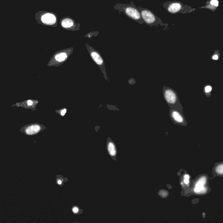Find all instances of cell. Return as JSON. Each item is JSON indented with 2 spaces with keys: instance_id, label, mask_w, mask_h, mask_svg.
I'll use <instances>...</instances> for the list:
<instances>
[{
  "instance_id": "obj_1",
  "label": "cell",
  "mask_w": 223,
  "mask_h": 223,
  "mask_svg": "<svg viewBox=\"0 0 223 223\" xmlns=\"http://www.w3.org/2000/svg\"><path fill=\"white\" fill-rule=\"evenodd\" d=\"M137 7L141 14L142 18L144 21L145 24L150 27L160 26L164 28V30L169 29V24L163 23L161 19L157 16L151 10L141 6Z\"/></svg>"
},
{
  "instance_id": "obj_2",
  "label": "cell",
  "mask_w": 223,
  "mask_h": 223,
  "mask_svg": "<svg viewBox=\"0 0 223 223\" xmlns=\"http://www.w3.org/2000/svg\"><path fill=\"white\" fill-rule=\"evenodd\" d=\"M115 8L120 12H123L129 18L140 25L145 24L138 7L134 4L133 2L132 1L129 4H118L115 6Z\"/></svg>"
},
{
  "instance_id": "obj_3",
  "label": "cell",
  "mask_w": 223,
  "mask_h": 223,
  "mask_svg": "<svg viewBox=\"0 0 223 223\" xmlns=\"http://www.w3.org/2000/svg\"><path fill=\"white\" fill-rule=\"evenodd\" d=\"M167 12L172 14L190 13L196 10L178 1H168L163 4Z\"/></svg>"
},
{
  "instance_id": "obj_4",
  "label": "cell",
  "mask_w": 223,
  "mask_h": 223,
  "mask_svg": "<svg viewBox=\"0 0 223 223\" xmlns=\"http://www.w3.org/2000/svg\"><path fill=\"white\" fill-rule=\"evenodd\" d=\"M163 97L170 108L179 109L183 110V107L180 102L176 92L172 88L163 86Z\"/></svg>"
},
{
  "instance_id": "obj_5",
  "label": "cell",
  "mask_w": 223,
  "mask_h": 223,
  "mask_svg": "<svg viewBox=\"0 0 223 223\" xmlns=\"http://www.w3.org/2000/svg\"><path fill=\"white\" fill-rule=\"evenodd\" d=\"M73 49H65L57 52L50 61L49 66H58L65 62L72 53Z\"/></svg>"
},
{
  "instance_id": "obj_6",
  "label": "cell",
  "mask_w": 223,
  "mask_h": 223,
  "mask_svg": "<svg viewBox=\"0 0 223 223\" xmlns=\"http://www.w3.org/2000/svg\"><path fill=\"white\" fill-rule=\"evenodd\" d=\"M86 46H87V49L90 53V55L92 57V59L100 68V69L102 71V72L103 73L105 79L106 80H107V77L106 69L105 67L104 62L101 55L96 50H95L93 47H91L90 45L86 44Z\"/></svg>"
},
{
  "instance_id": "obj_7",
  "label": "cell",
  "mask_w": 223,
  "mask_h": 223,
  "mask_svg": "<svg viewBox=\"0 0 223 223\" xmlns=\"http://www.w3.org/2000/svg\"><path fill=\"white\" fill-rule=\"evenodd\" d=\"M170 117L175 124L185 126L187 125L183 113V110L179 109L171 108Z\"/></svg>"
},
{
  "instance_id": "obj_8",
  "label": "cell",
  "mask_w": 223,
  "mask_h": 223,
  "mask_svg": "<svg viewBox=\"0 0 223 223\" xmlns=\"http://www.w3.org/2000/svg\"><path fill=\"white\" fill-rule=\"evenodd\" d=\"M46 129L45 126L38 123L31 124L25 127L24 132L28 135H34Z\"/></svg>"
},
{
  "instance_id": "obj_9",
  "label": "cell",
  "mask_w": 223,
  "mask_h": 223,
  "mask_svg": "<svg viewBox=\"0 0 223 223\" xmlns=\"http://www.w3.org/2000/svg\"><path fill=\"white\" fill-rule=\"evenodd\" d=\"M42 22L44 25L49 26H57V18L55 14L46 13L42 16Z\"/></svg>"
},
{
  "instance_id": "obj_10",
  "label": "cell",
  "mask_w": 223,
  "mask_h": 223,
  "mask_svg": "<svg viewBox=\"0 0 223 223\" xmlns=\"http://www.w3.org/2000/svg\"><path fill=\"white\" fill-rule=\"evenodd\" d=\"M60 24L62 27L64 29L70 30H77L76 28L79 30V24H77L73 19L70 17H64L60 21Z\"/></svg>"
},
{
  "instance_id": "obj_11",
  "label": "cell",
  "mask_w": 223,
  "mask_h": 223,
  "mask_svg": "<svg viewBox=\"0 0 223 223\" xmlns=\"http://www.w3.org/2000/svg\"><path fill=\"white\" fill-rule=\"evenodd\" d=\"M107 149L108 153L112 159L117 160V146L114 141L111 138H108L107 140Z\"/></svg>"
},
{
  "instance_id": "obj_12",
  "label": "cell",
  "mask_w": 223,
  "mask_h": 223,
  "mask_svg": "<svg viewBox=\"0 0 223 223\" xmlns=\"http://www.w3.org/2000/svg\"><path fill=\"white\" fill-rule=\"evenodd\" d=\"M219 5L218 0H208L206 2L205 6L200 7V8H207L214 12L217 9Z\"/></svg>"
},
{
  "instance_id": "obj_13",
  "label": "cell",
  "mask_w": 223,
  "mask_h": 223,
  "mask_svg": "<svg viewBox=\"0 0 223 223\" xmlns=\"http://www.w3.org/2000/svg\"><path fill=\"white\" fill-rule=\"evenodd\" d=\"M214 173L218 176H223V163H216L213 169Z\"/></svg>"
},
{
  "instance_id": "obj_14",
  "label": "cell",
  "mask_w": 223,
  "mask_h": 223,
  "mask_svg": "<svg viewBox=\"0 0 223 223\" xmlns=\"http://www.w3.org/2000/svg\"><path fill=\"white\" fill-rule=\"evenodd\" d=\"M56 178V183L60 187H63L64 185L65 182H67L68 179L66 177H63V176L61 175H57Z\"/></svg>"
},
{
  "instance_id": "obj_15",
  "label": "cell",
  "mask_w": 223,
  "mask_h": 223,
  "mask_svg": "<svg viewBox=\"0 0 223 223\" xmlns=\"http://www.w3.org/2000/svg\"><path fill=\"white\" fill-rule=\"evenodd\" d=\"M71 211L73 214L76 215H79L83 213V211L82 209L80 208L79 206L77 205H74L71 208Z\"/></svg>"
},
{
  "instance_id": "obj_16",
  "label": "cell",
  "mask_w": 223,
  "mask_h": 223,
  "mask_svg": "<svg viewBox=\"0 0 223 223\" xmlns=\"http://www.w3.org/2000/svg\"><path fill=\"white\" fill-rule=\"evenodd\" d=\"M169 192L165 189H161L158 192V195L163 198H166L169 195Z\"/></svg>"
},
{
  "instance_id": "obj_17",
  "label": "cell",
  "mask_w": 223,
  "mask_h": 223,
  "mask_svg": "<svg viewBox=\"0 0 223 223\" xmlns=\"http://www.w3.org/2000/svg\"><path fill=\"white\" fill-rule=\"evenodd\" d=\"M205 191V188L204 187H196L195 189V192L197 193H201Z\"/></svg>"
},
{
  "instance_id": "obj_18",
  "label": "cell",
  "mask_w": 223,
  "mask_h": 223,
  "mask_svg": "<svg viewBox=\"0 0 223 223\" xmlns=\"http://www.w3.org/2000/svg\"><path fill=\"white\" fill-rule=\"evenodd\" d=\"M219 55H219V52L217 50H216L214 52L213 55L212 56V58L214 60H217L219 58Z\"/></svg>"
},
{
  "instance_id": "obj_19",
  "label": "cell",
  "mask_w": 223,
  "mask_h": 223,
  "mask_svg": "<svg viewBox=\"0 0 223 223\" xmlns=\"http://www.w3.org/2000/svg\"><path fill=\"white\" fill-rule=\"evenodd\" d=\"M212 90V87L210 85H207L204 87V92L205 94L207 93H209Z\"/></svg>"
},
{
  "instance_id": "obj_20",
  "label": "cell",
  "mask_w": 223,
  "mask_h": 223,
  "mask_svg": "<svg viewBox=\"0 0 223 223\" xmlns=\"http://www.w3.org/2000/svg\"><path fill=\"white\" fill-rule=\"evenodd\" d=\"M56 112H58V113H59L61 116L63 117V116H64L66 115V113L67 109H60V110Z\"/></svg>"
},
{
  "instance_id": "obj_21",
  "label": "cell",
  "mask_w": 223,
  "mask_h": 223,
  "mask_svg": "<svg viewBox=\"0 0 223 223\" xmlns=\"http://www.w3.org/2000/svg\"><path fill=\"white\" fill-rule=\"evenodd\" d=\"M27 103L28 106H31V105L33 104V102H32V101H31V100H29L28 101Z\"/></svg>"
},
{
  "instance_id": "obj_22",
  "label": "cell",
  "mask_w": 223,
  "mask_h": 223,
  "mask_svg": "<svg viewBox=\"0 0 223 223\" xmlns=\"http://www.w3.org/2000/svg\"><path fill=\"white\" fill-rule=\"evenodd\" d=\"M189 176L188 175H185L184 176V179H188V180H189Z\"/></svg>"
},
{
  "instance_id": "obj_23",
  "label": "cell",
  "mask_w": 223,
  "mask_h": 223,
  "mask_svg": "<svg viewBox=\"0 0 223 223\" xmlns=\"http://www.w3.org/2000/svg\"><path fill=\"white\" fill-rule=\"evenodd\" d=\"M184 183H185L186 184H188L189 182V180H188V179H184Z\"/></svg>"
}]
</instances>
